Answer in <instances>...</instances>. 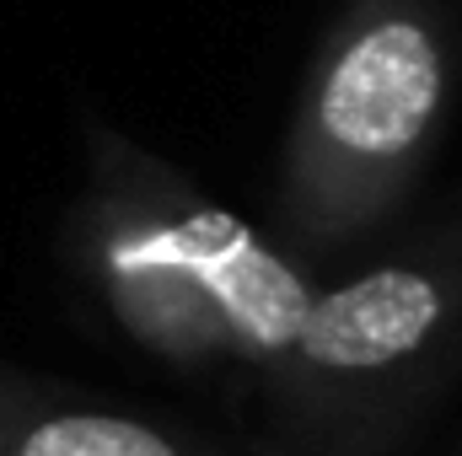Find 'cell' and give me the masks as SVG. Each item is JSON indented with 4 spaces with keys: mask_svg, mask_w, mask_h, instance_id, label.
I'll return each mask as SVG.
<instances>
[{
    "mask_svg": "<svg viewBox=\"0 0 462 456\" xmlns=\"http://www.w3.org/2000/svg\"><path fill=\"white\" fill-rule=\"evenodd\" d=\"M452 108V38L436 0H345L318 38L280 145L285 252L328 258L393 221Z\"/></svg>",
    "mask_w": 462,
    "mask_h": 456,
    "instance_id": "2",
    "label": "cell"
},
{
    "mask_svg": "<svg viewBox=\"0 0 462 456\" xmlns=\"http://www.w3.org/2000/svg\"><path fill=\"white\" fill-rule=\"evenodd\" d=\"M81 156L87 178L60 252L118 333L172 370L247 365L269 376L318 301L296 252L114 123L92 118Z\"/></svg>",
    "mask_w": 462,
    "mask_h": 456,
    "instance_id": "1",
    "label": "cell"
},
{
    "mask_svg": "<svg viewBox=\"0 0 462 456\" xmlns=\"http://www.w3.org/2000/svg\"><path fill=\"white\" fill-rule=\"evenodd\" d=\"M0 456H221L156 419L0 376Z\"/></svg>",
    "mask_w": 462,
    "mask_h": 456,
    "instance_id": "4",
    "label": "cell"
},
{
    "mask_svg": "<svg viewBox=\"0 0 462 456\" xmlns=\"http://www.w3.org/2000/svg\"><path fill=\"white\" fill-rule=\"evenodd\" d=\"M462 365V221L382 258L318 301L263 376L291 456H382Z\"/></svg>",
    "mask_w": 462,
    "mask_h": 456,
    "instance_id": "3",
    "label": "cell"
}]
</instances>
